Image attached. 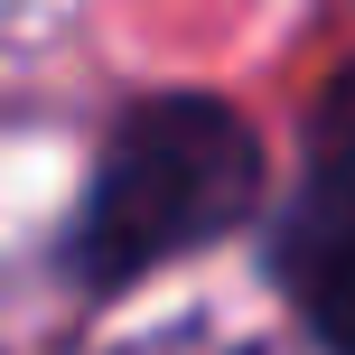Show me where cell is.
<instances>
[{
  "instance_id": "1",
  "label": "cell",
  "mask_w": 355,
  "mask_h": 355,
  "mask_svg": "<svg viewBox=\"0 0 355 355\" xmlns=\"http://www.w3.org/2000/svg\"><path fill=\"white\" fill-rule=\"evenodd\" d=\"M252 187H262V150H252L243 112L215 103V94H159L112 131L66 262H75V281L122 290L178 252H206L215 234H234Z\"/></svg>"
},
{
  "instance_id": "2",
  "label": "cell",
  "mask_w": 355,
  "mask_h": 355,
  "mask_svg": "<svg viewBox=\"0 0 355 355\" xmlns=\"http://www.w3.org/2000/svg\"><path fill=\"white\" fill-rule=\"evenodd\" d=\"M281 281L300 300V318L318 327L327 355H355V187L309 178L300 215L281 234Z\"/></svg>"
},
{
  "instance_id": "3",
  "label": "cell",
  "mask_w": 355,
  "mask_h": 355,
  "mask_svg": "<svg viewBox=\"0 0 355 355\" xmlns=\"http://www.w3.org/2000/svg\"><path fill=\"white\" fill-rule=\"evenodd\" d=\"M309 178L355 187V75L337 85V103H327V122H318V168H309Z\"/></svg>"
},
{
  "instance_id": "4",
  "label": "cell",
  "mask_w": 355,
  "mask_h": 355,
  "mask_svg": "<svg viewBox=\"0 0 355 355\" xmlns=\"http://www.w3.org/2000/svg\"><path fill=\"white\" fill-rule=\"evenodd\" d=\"M150 355H187V346H168V337H150ZM243 355H262V346H243Z\"/></svg>"
}]
</instances>
